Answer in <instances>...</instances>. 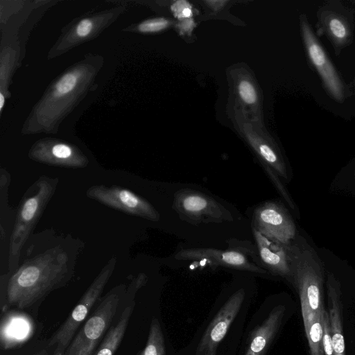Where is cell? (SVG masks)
Listing matches in <instances>:
<instances>
[{"mask_svg": "<svg viewBox=\"0 0 355 355\" xmlns=\"http://www.w3.org/2000/svg\"><path fill=\"white\" fill-rule=\"evenodd\" d=\"M68 260L65 252L55 248L27 259L8 282V304L19 309L30 308L63 286L71 275Z\"/></svg>", "mask_w": 355, "mask_h": 355, "instance_id": "obj_1", "label": "cell"}, {"mask_svg": "<svg viewBox=\"0 0 355 355\" xmlns=\"http://www.w3.org/2000/svg\"><path fill=\"white\" fill-rule=\"evenodd\" d=\"M291 279L295 285L301 303L302 318L322 314L324 267L314 249L306 241L288 245Z\"/></svg>", "mask_w": 355, "mask_h": 355, "instance_id": "obj_2", "label": "cell"}, {"mask_svg": "<svg viewBox=\"0 0 355 355\" xmlns=\"http://www.w3.org/2000/svg\"><path fill=\"white\" fill-rule=\"evenodd\" d=\"M119 285L104 296L97 307L76 334L63 355H94L118 311L124 294Z\"/></svg>", "mask_w": 355, "mask_h": 355, "instance_id": "obj_3", "label": "cell"}, {"mask_svg": "<svg viewBox=\"0 0 355 355\" xmlns=\"http://www.w3.org/2000/svg\"><path fill=\"white\" fill-rule=\"evenodd\" d=\"M113 259L103 268L80 299L65 321L49 340L53 348L52 355H63L78 329L87 318L96 302L100 300L103 291L112 275L115 266Z\"/></svg>", "mask_w": 355, "mask_h": 355, "instance_id": "obj_4", "label": "cell"}, {"mask_svg": "<svg viewBox=\"0 0 355 355\" xmlns=\"http://www.w3.org/2000/svg\"><path fill=\"white\" fill-rule=\"evenodd\" d=\"M54 182L46 178L38 180L34 185L33 194L25 198L21 204L10 239V259L12 266L15 263H18L21 248L54 193Z\"/></svg>", "mask_w": 355, "mask_h": 355, "instance_id": "obj_5", "label": "cell"}, {"mask_svg": "<svg viewBox=\"0 0 355 355\" xmlns=\"http://www.w3.org/2000/svg\"><path fill=\"white\" fill-rule=\"evenodd\" d=\"M301 29L304 46L311 63L318 71L331 97L338 102H343L345 99L343 82L304 17L301 21Z\"/></svg>", "mask_w": 355, "mask_h": 355, "instance_id": "obj_6", "label": "cell"}, {"mask_svg": "<svg viewBox=\"0 0 355 355\" xmlns=\"http://www.w3.org/2000/svg\"><path fill=\"white\" fill-rule=\"evenodd\" d=\"M254 228L262 234L284 245L295 238L296 227L287 211L277 202H266L254 211Z\"/></svg>", "mask_w": 355, "mask_h": 355, "instance_id": "obj_7", "label": "cell"}, {"mask_svg": "<svg viewBox=\"0 0 355 355\" xmlns=\"http://www.w3.org/2000/svg\"><path fill=\"white\" fill-rule=\"evenodd\" d=\"M87 194L89 198L125 214L153 220L159 218L158 213L149 202L129 190L119 187L93 186Z\"/></svg>", "mask_w": 355, "mask_h": 355, "instance_id": "obj_8", "label": "cell"}, {"mask_svg": "<svg viewBox=\"0 0 355 355\" xmlns=\"http://www.w3.org/2000/svg\"><path fill=\"white\" fill-rule=\"evenodd\" d=\"M244 295V291L240 289L223 305L207 326L194 355H216L218 346L237 315Z\"/></svg>", "mask_w": 355, "mask_h": 355, "instance_id": "obj_9", "label": "cell"}, {"mask_svg": "<svg viewBox=\"0 0 355 355\" xmlns=\"http://www.w3.org/2000/svg\"><path fill=\"white\" fill-rule=\"evenodd\" d=\"M175 258L178 259H205L227 268L244 270L265 274L266 271L248 259L247 256L237 250H218L207 248H191L179 252Z\"/></svg>", "mask_w": 355, "mask_h": 355, "instance_id": "obj_10", "label": "cell"}, {"mask_svg": "<svg viewBox=\"0 0 355 355\" xmlns=\"http://www.w3.org/2000/svg\"><path fill=\"white\" fill-rule=\"evenodd\" d=\"M252 231L263 265L276 275L291 278L288 245L272 241L254 227Z\"/></svg>", "mask_w": 355, "mask_h": 355, "instance_id": "obj_11", "label": "cell"}, {"mask_svg": "<svg viewBox=\"0 0 355 355\" xmlns=\"http://www.w3.org/2000/svg\"><path fill=\"white\" fill-rule=\"evenodd\" d=\"M284 313V306L273 308L268 316L250 334L244 355H266L279 330Z\"/></svg>", "mask_w": 355, "mask_h": 355, "instance_id": "obj_12", "label": "cell"}, {"mask_svg": "<svg viewBox=\"0 0 355 355\" xmlns=\"http://www.w3.org/2000/svg\"><path fill=\"white\" fill-rule=\"evenodd\" d=\"M327 286L334 355H345V339L343 333L340 284L332 273H329Z\"/></svg>", "mask_w": 355, "mask_h": 355, "instance_id": "obj_13", "label": "cell"}, {"mask_svg": "<svg viewBox=\"0 0 355 355\" xmlns=\"http://www.w3.org/2000/svg\"><path fill=\"white\" fill-rule=\"evenodd\" d=\"M176 207L185 215L194 218H218L219 209L216 203L207 196L196 192L187 191L177 196Z\"/></svg>", "mask_w": 355, "mask_h": 355, "instance_id": "obj_14", "label": "cell"}, {"mask_svg": "<svg viewBox=\"0 0 355 355\" xmlns=\"http://www.w3.org/2000/svg\"><path fill=\"white\" fill-rule=\"evenodd\" d=\"M134 307V302L125 306L119 320L110 327L94 355L114 354L123 340Z\"/></svg>", "mask_w": 355, "mask_h": 355, "instance_id": "obj_15", "label": "cell"}, {"mask_svg": "<svg viewBox=\"0 0 355 355\" xmlns=\"http://www.w3.org/2000/svg\"><path fill=\"white\" fill-rule=\"evenodd\" d=\"M322 314L303 318L306 336L311 355H324L322 342Z\"/></svg>", "mask_w": 355, "mask_h": 355, "instance_id": "obj_16", "label": "cell"}, {"mask_svg": "<svg viewBox=\"0 0 355 355\" xmlns=\"http://www.w3.org/2000/svg\"><path fill=\"white\" fill-rule=\"evenodd\" d=\"M323 24L335 45L342 46L349 41L351 35L349 26L342 17L329 13L324 16Z\"/></svg>", "mask_w": 355, "mask_h": 355, "instance_id": "obj_17", "label": "cell"}, {"mask_svg": "<svg viewBox=\"0 0 355 355\" xmlns=\"http://www.w3.org/2000/svg\"><path fill=\"white\" fill-rule=\"evenodd\" d=\"M137 355H166L164 338L157 318L152 320L146 346Z\"/></svg>", "mask_w": 355, "mask_h": 355, "instance_id": "obj_18", "label": "cell"}, {"mask_svg": "<svg viewBox=\"0 0 355 355\" xmlns=\"http://www.w3.org/2000/svg\"><path fill=\"white\" fill-rule=\"evenodd\" d=\"M53 157L51 163L58 164L71 166H80L78 163L73 160V150L67 145L58 144L54 145L51 150Z\"/></svg>", "mask_w": 355, "mask_h": 355, "instance_id": "obj_19", "label": "cell"}, {"mask_svg": "<svg viewBox=\"0 0 355 355\" xmlns=\"http://www.w3.org/2000/svg\"><path fill=\"white\" fill-rule=\"evenodd\" d=\"M78 74L76 72H68L63 75L56 83L54 87V96L60 97L70 93L76 86Z\"/></svg>", "mask_w": 355, "mask_h": 355, "instance_id": "obj_20", "label": "cell"}, {"mask_svg": "<svg viewBox=\"0 0 355 355\" xmlns=\"http://www.w3.org/2000/svg\"><path fill=\"white\" fill-rule=\"evenodd\" d=\"M321 319L323 330L322 342L324 355H334L330 318L329 312H327L325 309L322 310Z\"/></svg>", "mask_w": 355, "mask_h": 355, "instance_id": "obj_21", "label": "cell"}, {"mask_svg": "<svg viewBox=\"0 0 355 355\" xmlns=\"http://www.w3.org/2000/svg\"><path fill=\"white\" fill-rule=\"evenodd\" d=\"M169 21L164 18L148 19L141 23L138 30L142 33H153L164 29Z\"/></svg>", "mask_w": 355, "mask_h": 355, "instance_id": "obj_22", "label": "cell"}, {"mask_svg": "<svg viewBox=\"0 0 355 355\" xmlns=\"http://www.w3.org/2000/svg\"><path fill=\"white\" fill-rule=\"evenodd\" d=\"M171 8L175 17L180 19L192 16L191 6L186 1H177L172 4Z\"/></svg>", "mask_w": 355, "mask_h": 355, "instance_id": "obj_23", "label": "cell"}, {"mask_svg": "<svg viewBox=\"0 0 355 355\" xmlns=\"http://www.w3.org/2000/svg\"><path fill=\"white\" fill-rule=\"evenodd\" d=\"M239 92L242 99L248 104L254 103L257 100V94L254 87L248 81L243 80L239 86Z\"/></svg>", "mask_w": 355, "mask_h": 355, "instance_id": "obj_24", "label": "cell"}, {"mask_svg": "<svg viewBox=\"0 0 355 355\" xmlns=\"http://www.w3.org/2000/svg\"><path fill=\"white\" fill-rule=\"evenodd\" d=\"M93 27L92 21L89 19H84L81 20L76 27V34L80 37L87 36Z\"/></svg>", "mask_w": 355, "mask_h": 355, "instance_id": "obj_25", "label": "cell"}, {"mask_svg": "<svg viewBox=\"0 0 355 355\" xmlns=\"http://www.w3.org/2000/svg\"><path fill=\"white\" fill-rule=\"evenodd\" d=\"M181 25H180V28L184 31H190L192 30L194 26V23L192 19L187 20L186 21H183Z\"/></svg>", "mask_w": 355, "mask_h": 355, "instance_id": "obj_26", "label": "cell"}, {"mask_svg": "<svg viewBox=\"0 0 355 355\" xmlns=\"http://www.w3.org/2000/svg\"><path fill=\"white\" fill-rule=\"evenodd\" d=\"M4 99L5 98H4V96H3V94L1 93L0 94V109L1 110L2 109V107H3V105H4V101H5Z\"/></svg>", "mask_w": 355, "mask_h": 355, "instance_id": "obj_27", "label": "cell"}, {"mask_svg": "<svg viewBox=\"0 0 355 355\" xmlns=\"http://www.w3.org/2000/svg\"><path fill=\"white\" fill-rule=\"evenodd\" d=\"M34 355H49L46 350H42L35 354Z\"/></svg>", "mask_w": 355, "mask_h": 355, "instance_id": "obj_28", "label": "cell"}]
</instances>
